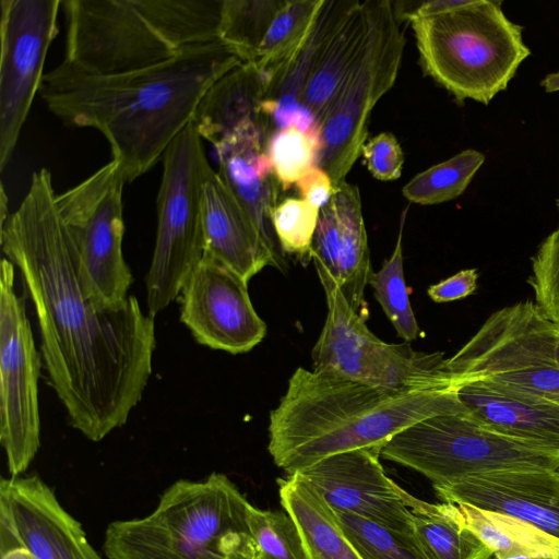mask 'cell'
<instances>
[{
	"label": "cell",
	"mask_w": 559,
	"mask_h": 559,
	"mask_svg": "<svg viewBox=\"0 0 559 559\" xmlns=\"http://www.w3.org/2000/svg\"><path fill=\"white\" fill-rule=\"evenodd\" d=\"M0 239L33 304L48 381L70 425L98 442L123 426L142 399L152 373L155 318L132 295L121 309L102 311L83 292L78 245L46 168L32 175Z\"/></svg>",
	"instance_id": "1"
},
{
	"label": "cell",
	"mask_w": 559,
	"mask_h": 559,
	"mask_svg": "<svg viewBox=\"0 0 559 559\" xmlns=\"http://www.w3.org/2000/svg\"><path fill=\"white\" fill-rule=\"evenodd\" d=\"M240 64L221 40L189 46L168 61L119 74H90L62 61L45 73L39 93L64 124L98 130L132 182L192 122L207 91Z\"/></svg>",
	"instance_id": "2"
},
{
	"label": "cell",
	"mask_w": 559,
	"mask_h": 559,
	"mask_svg": "<svg viewBox=\"0 0 559 559\" xmlns=\"http://www.w3.org/2000/svg\"><path fill=\"white\" fill-rule=\"evenodd\" d=\"M465 412L455 388L389 391L299 367L270 414L267 449L292 475L333 454L382 448L428 417Z\"/></svg>",
	"instance_id": "3"
},
{
	"label": "cell",
	"mask_w": 559,
	"mask_h": 559,
	"mask_svg": "<svg viewBox=\"0 0 559 559\" xmlns=\"http://www.w3.org/2000/svg\"><path fill=\"white\" fill-rule=\"evenodd\" d=\"M223 0H64L63 62L109 75L168 61L219 40Z\"/></svg>",
	"instance_id": "4"
},
{
	"label": "cell",
	"mask_w": 559,
	"mask_h": 559,
	"mask_svg": "<svg viewBox=\"0 0 559 559\" xmlns=\"http://www.w3.org/2000/svg\"><path fill=\"white\" fill-rule=\"evenodd\" d=\"M250 504L222 473L179 479L148 515L111 522L103 550L107 559H255Z\"/></svg>",
	"instance_id": "5"
},
{
	"label": "cell",
	"mask_w": 559,
	"mask_h": 559,
	"mask_svg": "<svg viewBox=\"0 0 559 559\" xmlns=\"http://www.w3.org/2000/svg\"><path fill=\"white\" fill-rule=\"evenodd\" d=\"M501 5V0H466L450 11L408 20L424 73L460 102L489 104L531 55L523 26Z\"/></svg>",
	"instance_id": "6"
},
{
	"label": "cell",
	"mask_w": 559,
	"mask_h": 559,
	"mask_svg": "<svg viewBox=\"0 0 559 559\" xmlns=\"http://www.w3.org/2000/svg\"><path fill=\"white\" fill-rule=\"evenodd\" d=\"M559 328L531 300L489 316L445 368L455 386L481 382L509 393L559 404Z\"/></svg>",
	"instance_id": "7"
},
{
	"label": "cell",
	"mask_w": 559,
	"mask_h": 559,
	"mask_svg": "<svg viewBox=\"0 0 559 559\" xmlns=\"http://www.w3.org/2000/svg\"><path fill=\"white\" fill-rule=\"evenodd\" d=\"M193 122L163 154L157 229L145 277L147 313L155 318L178 296L205 253L203 185L210 163Z\"/></svg>",
	"instance_id": "8"
},
{
	"label": "cell",
	"mask_w": 559,
	"mask_h": 559,
	"mask_svg": "<svg viewBox=\"0 0 559 559\" xmlns=\"http://www.w3.org/2000/svg\"><path fill=\"white\" fill-rule=\"evenodd\" d=\"M325 293L328 313L312 349L313 370L389 391L455 388L443 353L385 343L366 325L337 282L313 261Z\"/></svg>",
	"instance_id": "9"
},
{
	"label": "cell",
	"mask_w": 559,
	"mask_h": 559,
	"mask_svg": "<svg viewBox=\"0 0 559 559\" xmlns=\"http://www.w3.org/2000/svg\"><path fill=\"white\" fill-rule=\"evenodd\" d=\"M380 454L433 486L495 471L559 466V459L496 432L468 412L423 419L393 436Z\"/></svg>",
	"instance_id": "10"
},
{
	"label": "cell",
	"mask_w": 559,
	"mask_h": 559,
	"mask_svg": "<svg viewBox=\"0 0 559 559\" xmlns=\"http://www.w3.org/2000/svg\"><path fill=\"white\" fill-rule=\"evenodd\" d=\"M370 29L366 44L324 115L317 165L334 188L345 180L368 140V122L377 102L393 86L405 48V36L393 2L369 0Z\"/></svg>",
	"instance_id": "11"
},
{
	"label": "cell",
	"mask_w": 559,
	"mask_h": 559,
	"mask_svg": "<svg viewBox=\"0 0 559 559\" xmlns=\"http://www.w3.org/2000/svg\"><path fill=\"white\" fill-rule=\"evenodd\" d=\"M124 183L119 164L111 159L57 195L59 212L78 245L82 289L102 311L124 307L133 282L122 251Z\"/></svg>",
	"instance_id": "12"
},
{
	"label": "cell",
	"mask_w": 559,
	"mask_h": 559,
	"mask_svg": "<svg viewBox=\"0 0 559 559\" xmlns=\"http://www.w3.org/2000/svg\"><path fill=\"white\" fill-rule=\"evenodd\" d=\"M14 264L3 258L0 271V442L10 476L24 473L40 445L38 380L43 366L25 294L14 288Z\"/></svg>",
	"instance_id": "13"
},
{
	"label": "cell",
	"mask_w": 559,
	"mask_h": 559,
	"mask_svg": "<svg viewBox=\"0 0 559 559\" xmlns=\"http://www.w3.org/2000/svg\"><path fill=\"white\" fill-rule=\"evenodd\" d=\"M60 0H1L0 168L9 163L44 78Z\"/></svg>",
	"instance_id": "14"
},
{
	"label": "cell",
	"mask_w": 559,
	"mask_h": 559,
	"mask_svg": "<svg viewBox=\"0 0 559 559\" xmlns=\"http://www.w3.org/2000/svg\"><path fill=\"white\" fill-rule=\"evenodd\" d=\"M178 297L180 321L201 345L243 354L266 335V324L251 302L248 282L207 252Z\"/></svg>",
	"instance_id": "15"
},
{
	"label": "cell",
	"mask_w": 559,
	"mask_h": 559,
	"mask_svg": "<svg viewBox=\"0 0 559 559\" xmlns=\"http://www.w3.org/2000/svg\"><path fill=\"white\" fill-rule=\"evenodd\" d=\"M16 546L37 559H102L81 523L37 475L0 481V550Z\"/></svg>",
	"instance_id": "16"
},
{
	"label": "cell",
	"mask_w": 559,
	"mask_h": 559,
	"mask_svg": "<svg viewBox=\"0 0 559 559\" xmlns=\"http://www.w3.org/2000/svg\"><path fill=\"white\" fill-rule=\"evenodd\" d=\"M380 452L370 448L333 454L294 474L305 477L335 511L414 536V515L402 488L385 475Z\"/></svg>",
	"instance_id": "17"
},
{
	"label": "cell",
	"mask_w": 559,
	"mask_h": 559,
	"mask_svg": "<svg viewBox=\"0 0 559 559\" xmlns=\"http://www.w3.org/2000/svg\"><path fill=\"white\" fill-rule=\"evenodd\" d=\"M433 489L443 502L506 513L559 539V466L476 474Z\"/></svg>",
	"instance_id": "18"
},
{
	"label": "cell",
	"mask_w": 559,
	"mask_h": 559,
	"mask_svg": "<svg viewBox=\"0 0 559 559\" xmlns=\"http://www.w3.org/2000/svg\"><path fill=\"white\" fill-rule=\"evenodd\" d=\"M205 252L249 282L265 266L281 267L253 218L212 167L203 185Z\"/></svg>",
	"instance_id": "19"
},
{
	"label": "cell",
	"mask_w": 559,
	"mask_h": 559,
	"mask_svg": "<svg viewBox=\"0 0 559 559\" xmlns=\"http://www.w3.org/2000/svg\"><path fill=\"white\" fill-rule=\"evenodd\" d=\"M211 144L218 156L219 177L249 212L271 250L281 258L271 223L281 187L265 152L264 129L241 128Z\"/></svg>",
	"instance_id": "20"
},
{
	"label": "cell",
	"mask_w": 559,
	"mask_h": 559,
	"mask_svg": "<svg viewBox=\"0 0 559 559\" xmlns=\"http://www.w3.org/2000/svg\"><path fill=\"white\" fill-rule=\"evenodd\" d=\"M455 389L462 405L485 426L559 459V404L476 381L460 383Z\"/></svg>",
	"instance_id": "21"
},
{
	"label": "cell",
	"mask_w": 559,
	"mask_h": 559,
	"mask_svg": "<svg viewBox=\"0 0 559 559\" xmlns=\"http://www.w3.org/2000/svg\"><path fill=\"white\" fill-rule=\"evenodd\" d=\"M358 0H325L313 28L290 62L265 82L260 105L267 138L296 123L304 88L328 44Z\"/></svg>",
	"instance_id": "22"
},
{
	"label": "cell",
	"mask_w": 559,
	"mask_h": 559,
	"mask_svg": "<svg viewBox=\"0 0 559 559\" xmlns=\"http://www.w3.org/2000/svg\"><path fill=\"white\" fill-rule=\"evenodd\" d=\"M264 91V76L253 63L226 73L207 91L194 114L192 122L201 138L211 143L245 127L264 128L260 111Z\"/></svg>",
	"instance_id": "23"
},
{
	"label": "cell",
	"mask_w": 559,
	"mask_h": 559,
	"mask_svg": "<svg viewBox=\"0 0 559 559\" xmlns=\"http://www.w3.org/2000/svg\"><path fill=\"white\" fill-rule=\"evenodd\" d=\"M283 509L296 523L312 559H361L344 534L335 510L301 475L278 478Z\"/></svg>",
	"instance_id": "24"
},
{
	"label": "cell",
	"mask_w": 559,
	"mask_h": 559,
	"mask_svg": "<svg viewBox=\"0 0 559 559\" xmlns=\"http://www.w3.org/2000/svg\"><path fill=\"white\" fill-rule=\"evenodd\" d=\"M370 29L369 0L357 1L320 56L301 96V107L322 127L341 82L359 57Z\"/></svg>",
	"instance_id": "25"
},
{
	"label": "cell",
	"mask_w": 559,
	"mask_h": 559,
	"mask_svg": "<svg viewBox=\"0 0 559 559\" xmlns=\"http://www.w3.org/2000/svg\"><path fill=\"white\" fill-rule=\"evenodd\" d=\"M340 222L338 276L343 295L359 312L365 306V288L372 274L361 198L356 185L342 181L332 195Z\"/></svg>",
	"instance_id": "26"
},
{
	"label": "cell",
	"mask_w": 559,
	"mask_h": 559,
	"mask_svg": "<svg viewBox=\"0 0 559 559\" xmlns=\"http://www.w3.org/2000/svg\"><path fill=\"white\" fill-rule=\"evenodd\" d=\"M414 515V536L428 559H489L492 551L452 513L450 504L429 503L404 489Z\"/></svg>",
	"instance_id": "27"
},
{
	"label": "cell",
	"mask_w": 559,
	"mask_h": 559,
	"mask_svg": "<svg viewBox=\"0 0 559 559\" xmlns=\"http://www.w3.org/2000/svg\"><path fill=\"white\" fill-rule=\"evenodd\" d=\"M455 518L469 528L492 554L559 557V539L509 514L451 503Z\"/></svg>",
	"instance_id": "28"
},
{
	"label": "cell",
	"mask_w": 559,
	"mask_h": 559,
	"mask_svg": "<svg viewBox=\"0 0 559 559\" xmlns=\"http://www.w3.org/2000/svg\"><path fill=\"white\" fill-rule=\"evenodd\" d=\"M325 0H285L275 14L253 64L264 81L277 75L301 49Z\"/></svg>",
	"instance_id": "29"
},
{
	"label": "cell",
	"mask_w": 559,
	"mask_h": 559,
	"mask_svg": "<svg viewBox=\"0 0 559 559\" xmlns=\"http://www.w3.org/2000/svg\"><path fill=\"white\" fill-rule=\"evenodd\" d=\"M285 0H223L219 40L242 63H254L259 47Z\"/></svg>",
	"instance_id": "30"
},
{
	"label": "cell",
	"mask_w": 559,
	"mask_h": 559,
	"mask_svg": "<svg viewBox=\"0 0 559 559\" xmlns=\"http://www.w3.org/2000/svg\"><path fill=\"white\" fill-rule=\"evenodd\" d=\"M484 162L481 152L473 148L462 151L414 176L403 187V195L421 205L454 200L463 194Z\"/></svg>",
	"instance_id": "31"
},
{
	"label": "cell",
	"mask_w": 559,
	"mask_h": 559,
	"mask_svg": "<svg viewBox=\"0 0 559 559\" xmlns=\"http://www.w3.org/2000/svg\"><path fill=\"white\" fill-rule=\"evenodd\" d=\"M406 211L402 214L400 230L393 253L384 260L381 269L372 272L369 284L397 336L405 342L416 340L419 326L413 312L403 270V226Z\"/></svg>",
	"instance_id": "32"
},
{
	"label": "cell",
	"mask_w": 559,
	"mask_h": 559,
	"mask_svg": "<svg viewBox=\"0 0 559 559\" xmlns=\"http://www.w3.org/2000/svg\"><path fill=\"white\" fill-rule=\"evenodd\" d=\"M335 512L344 534L361 559H428L415 536L349 513Z\"/></svg>",
	"instance_id": "33"
},
{
	"label": "cell",
	"mask_w": 559,
	"mask_h": 559,
	"mask_svg": "<svg viewBox=\"0 0 559 559\" xmlns=\"http://www.w3.org/2000/svg\"><path fill=\"white\" fill-rule=\"evenodd\" d=\"M321 136L293 124L270 135L265 152L282 190H288L312 166L321 151Z\"/></svg>",
	"instance_id": "34"
},
{
	"label": "cell",
	"mask_w": 559,
	"mask_h": 559,
	"mask_svg": "<svg viewBox=\"0 0 559 559\" xmlns=\"http://www.w3.org/2000/svg\"><path fill=\"white\" fill-rule=\"evenodd\" d=\"M248 525L255 546V559H312L289 514L261 510L252 504Z\"/></svg>",
	"instance_id": "35"
},
{
	"label": "cell",
	"mask_w": 559,
	"mask_h": 559,
	"mask_svg": "<svg viewBox=\"0 0 559 559\" xmlns=\"http://www.w3.org/2000/svg\"><path fill=\"white\" fill-rule=\"evenodd\" d=\"M320 210L305 200L287 198L273 209L271 223L282 251L305 265L312 260V240Z\"/></svg>",
	"instance_id": "36"
},
{
	"label": "cell",
	"mask_w": 559,
	"mask_h": 559,
	"mask_svg": "<svg viewBox=\"0 0 559 559\" xmlns=\"http://www.w3.org/2000/svg\"><path fill=\"white\" fill-rule=\"evenodd\" d=\"M528 284L536 305L559 328V224L532 257Z\"/></svg>",
	"instance_id": "37"
},
{
	"label": "cell",
	"mask_w": 559,
	"mask_h": 559,
	"mask_svg": "<svg viewBox=\"0 0 559 559\" xmlns=\"http://www.w3.org/2000/svg\"><path fill=\"white\" fill-rule=\"evenodd\" d=\"M361 155L376 179L391 181L401 177L404 154L393 133L381 132L368 139L362 146Z\"/></svg>",
	"instance_id": "38"
},
{
	"label": "cell",
	"mask_w": 559,
	"mask_h": 559,
	"mask_svg": "<svg viewBox=\"0 0 559 559\" xmlns=\"http://www.w3.org/2000/svg\"><path fill=\"white\" fill-rule=\"evenodd\" d=\"M340 222L333 198L320 209L312 240V261L336 281L338 276Z\"/></svg>",
	"instance_id": "39"
},
{
	"label": "cell",
	"mask_w": 559,
	"mask_h": 559,
	"mask_svg": "<svg viewBox=\"0 0 559 559\" xmlns=\"http://www.w3.org/2000/svg\"><path fill=\"white\" fill-rule=\"evenodd\" d=\"M476 269L462 270L454 275L431 285L427 293L435 302H449L472 295L477 288Z\"/></svg>",
	"instance_id": "40"
},
{
	"label": "cell",
	"mask_w": 559,
	"mask_h": 559,
	"mask_svg": "<svg viewBox=\"0 0 559 559\" xmlns=\"http://www.w3.org/2000/svg\"><path fill=\"white\" fill-rule=\"evenodd\" d=\"M295 186L301 199L319 210L331 200L335 190L328 173L318 165L306 171Z\"/></svg>",
	"instance_id": "41"
},
{
	"label": "cell",
	"mask_w": 559,
	"mask_h": 559,
	"mask_svg": "<svg viewBox=\"0 0 559 559\" xmlns=\"http://www.w3.org/2000/svg\"><path fill=\"white\" fill-rule=\"evenodd\" d=\"M1 559H37L28 549L16 546L0 550Z\"/></svg>",
	"instance_id": "42"
},
{
	"label": "cell",
	"mask_w": 559,
	"mask_h": 559,
	"mask_svg": "<svg viewBox=\"0 0 559 559\" xmlns=\"http://www.w3.org/2000/svg\"><path fill=\"white\" fill-rule=\"evenodd\" d=\"M540 86L546 93L559 91V71L547 74L542 81Z\"/></svg>",
	"instance_id": "43"
},
{
	"label": "cell",
	"mask_w": 559,
	"mask_h": 559,
	"mask_svg": "<svg viewBox=\"0 0 559 559\" xmlns=\"http://www.w3.org/2000/svg\"><path fill=\"white\" fill-rule=\"evenodd\" d=\"M0 228L4 225L9 217V211H8V195L4 191L3 185H1V192H0Z\"/></svg>",
	"instance_id": "44"
},
{
	"label": "cell",
	"mask_w": 559,
	"mask_h": 559,
	"mask_svg": "<svg viewBox=\"0 0 559 559\" xmlns=\"http://www.w3.org/2000/svg\"><path fill=\"white\" fill-rule=\"evenodd\" d=\"M489 559H559V557H540L527 555L492 554Z\"/></svg>",
	"instance_id": "45"
},
{
	"label": "cell",
	"mask_w": 559,
	"mask_h": 559,
	"mask_svg": "<svg viewBox=\"0 0 559 559\" xmlns=\"http://www.w3.org/2000/svg\"><path fill=\"white\" fill-rule=\"evenodd\" d=\"M556 204H557V209L559 211V199L557 200Z\"/></svg>",
	"instance_id": "46"
}]
</instances>
